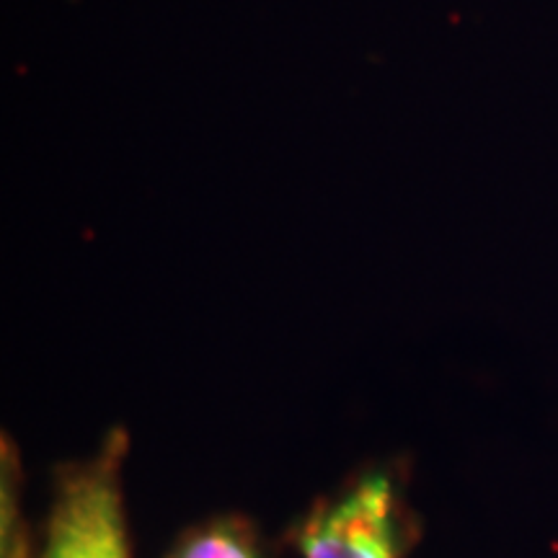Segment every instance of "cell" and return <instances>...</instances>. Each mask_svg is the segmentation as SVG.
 I'll use <instances>...</instances> for the list:
<instances>
[{"label": "cell", "mask_w": 558, "mask_h": 558, "mask_svg": "<svg viewBox=\"0 0 558 558\" xmlns=\"http://www.w3.org/2000/svg\"><path fill=\"white\" fill-rule=\"evenodd\" d=\"M122 437L60 478L41 558H130L122 507Z\"/></svg>", "instance_id": "1"}, {"label": "cell", "mask_w": 558, "mask_h": 558, "mask_svg": "<svg viewBox=\"0 0 558 558\" xmlns=\"http://www.w3.org/2000/svg\"><path fill=\"white\" fill-rule=\"evenodd\" d=\"M300 558H403V520L393 481L360 478L331 501H320L298 530Z\"/></svg>", "instance_id": "2"}, {"label": "cell", "mask_w": 558, "mask_h": 558, "mask_svg": "<svg viewBox=\"0 0 558 558\" xmlns=\"http://www.w3.org/2000/svg\"><path fill=\"white\" fill-rule=\"evenodd\" d=\"M169 558H262V554L243 522L218 520L186 535Z\"/></svg>", "instance_id": "3"}, {"label": "cell", "mask_w": 558, "mask_h": 558, "mask_svg": "<svg viewBox=\"0 0 558 558\" xmlns=\"http://www.w3.org/2000/svg\"><path fill=\"white\" fill-rule=\"evenodd\" d=\"M16 460L3 445V484H0V558H32L29 538L19 518Z\"/></svg>", "instance_id": "4"}]
</instances>
